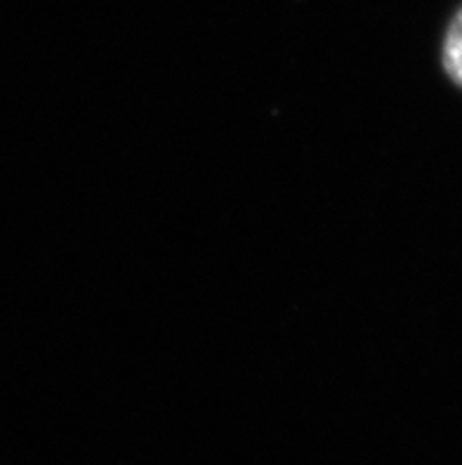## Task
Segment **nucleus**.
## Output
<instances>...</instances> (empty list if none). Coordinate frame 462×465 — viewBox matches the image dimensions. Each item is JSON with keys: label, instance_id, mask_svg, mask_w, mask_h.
Listing matches in <instances>:
<instances>
[{"label": "nucleus", "instance_id": "1", "mask_svg": "<svg viewBox=\"0 0 462 465\" xmlns=\"http://www.w3.org/2000/svg\"><path fill=\"white\" fill-rule=\"evenodd\" d=\"M444 69L446 74L462 85V7L453 17L444 38Z\"/></svg>", "mask_w": 462, "mask_h": 465}]
</instances>
